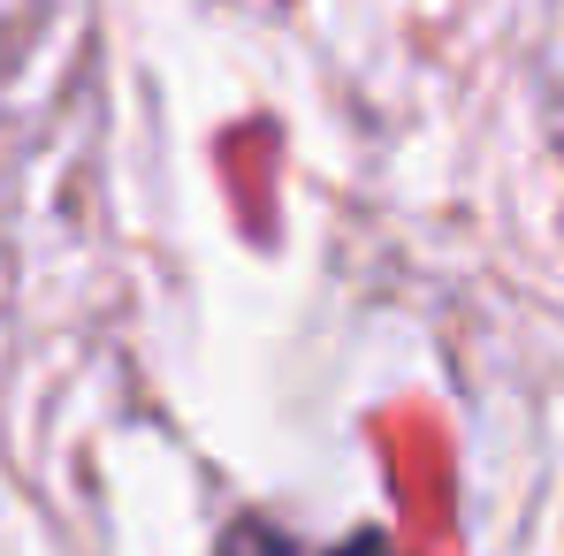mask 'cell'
<instances>
[{"mask_svg":"<svg viewBox=\"0 0 564 556\" xmlns=\"http://www.w3.org/2000/svg\"><path fill=\"white\" fill-rule=\"evenodd\" d=\"M221 556H290V549H282L275 534H260V526H237ZM336 556H389V549H381V542H351V549H336Z\"/></svg>","mask_w":564,"mask_h":556,"instance_id":"1","label":"cell"}]
</instances>
